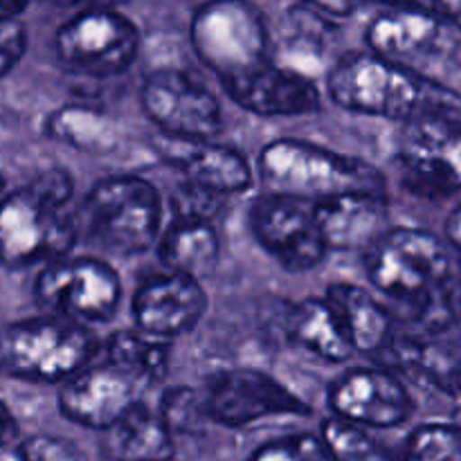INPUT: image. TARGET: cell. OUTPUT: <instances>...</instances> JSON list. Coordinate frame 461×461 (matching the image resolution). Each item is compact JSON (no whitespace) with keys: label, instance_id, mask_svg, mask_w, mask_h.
Here are the masks:
<instances>
[{"label":"cell","instance_id":"cell-33","mask_svg":"<svg viewBox=\"0 0 461 461\" xmlns=\"http://www.w3.org/2000/svg\"><path fill=\"white\" fill-rule=\"evenodd\" d=\"M21 437V426H18L16 417L12 414V410L0 401V448H7L14 441H18Z\"/></svg>","mask_w":461,"mask_h":461},{"label":"cell","instance_id":"cell-36","mask_svg":"<svg viewBox=\"0 0 461 461\" xmlns=\"http://www.w3.org/2000/svg\"><path fill=\"white\" fill-rule=\"evenodd\" d=\"M23 12H27V3H14V0H5V3H0V27L16 21Z\"/></svg>","mask_w":461,"mask_h":461},{"label":"cell","instance_id":"cell-26","mask_svg":"<svg viewBox=\"0 0 461 461\" xmlns=\"http://www.w3.org/2000/svg\"><path fill=\"white\" fill-rule=\"evenodd\" d=\"M104 351H106V363L135 374L149 387L165 381L169 374V342L153 340L140 331L120 329V331L111 333L104 342Z\"/></svg>","mask_w":461,"mask_h":461},{"label":"cell","instance_id":"cell-20","mask_svg":"<svg viewBox=\"0 0 461 461\" xmlns=\"http://www.w3.org/2000/svg\"><path fill=\"white\" fill-rule=\"evenodd\" d=\"M228 97L259 117H297L320 111L318 86L302 72L277 63L234 88Z\"/></svg>","mask_w":461,"mask_h":461},{"label":"cell","instance_id":"cell-24","mask_svg":"<svg viewBox=\"0 0 461 461\" xmlns=\"http://www.w3.org/2000/svg\"><path fill=\"white\" fill-rule=\"evenodd\" d=\"M45 138L86 156H111L122 144L120 124L104 108L66 104L43 120Z\"/></svg>","mask_w":461,"mask_h":461},{"label":"cell","instance_id":"cell-13","mask_svg":"<svg viewBox=\"0 0 461 461\" xmlns=\"http://www.w3.org/2000/svg\"><path fill=\"white\" fill-rule=\"evenodd\" d=\"M396 153L408 178L423 192L461 189V124L444 108H428L405 122Z\"/></svg>","mask_w":461,"mask_h":461},{"label":"cell","instance_id":"cell-15","mask_svg":"<svg viewBox=\"0 0 461 461\" xmlns=\"http://www.w3.org/2000/svg\"><path fill=\"white\" fill-rule=\"evenodd\" d=\"M333 417L365 430L403 426L412 414V396L394 374L376 367H356L342 374L329 390Z\"/></svg>","mask_w":461,"mask_h":461},{"label":"cell","instance_id":"cell-37","mask_svg":"<svg viewBox=\"0 0 461 461\" xmlns=\"http://www.w3.org/2000/svg\"><path fill=\"white\" fill-rule=\"evenodd\" d=\"M3 189H5V176L0 174V194H3Z\"/></svg>","mask_w":461,"mask_h":461},{"label":"cell","instance_id":"cell-35","mask_svg":"<svg viewBox=\"0 0 461 461\" xmlns=\"http://www.w3.org/2000/svg\"><path fill=\"white\" fill-rule=\"evenodd\" d=\"M446 243L455 252H461V207H457L446 221Z\"/></svg>","mask_w":461,"mask_h":461},{"label":"cell","instance_id":"cell-10","mask_svg":"<svg viewBox=\"0 0 461 461\" xmlns=\"http://www.w3.org/2000/svg\"><path fill=\"white\" fill-rule=\"evenodd\" d=\"M140 106L167 138L212 142L223 131L219 97L196 77L176 68H160L144 77Z\"/></svg>","mask_w":461,"mask_h":461},{"label":"cell","instance_id":"cell-8","mask_svg":"<svg viewBox=\"0 0 461 461\" xmlns=\"http://www.w3.org/2000/svg\"><path fill=\"white\" fill-rule=\"evenodd\" d=\"M142 45L140 27L111 7H88L59 25L54 52L70 72L93 79L120 77L135 63Z\"/></svg>","mask_w":461,"mask_h":461},{"label":"cell","instance_id":"cell-25","mask_svg":"<svg viewBox=\"0 0 461 461\" xmlns=\"http://www.w3.org/2000/svg\"><path fill=\"white\" fill-rule=\"evenodd\" d=\"M288 333L309 354L340 365L356 354L327 297H304L288 315Z\"/></svg>","mask_w":461,"mask_h":461},{"label":"cell","instance_id":"cell-29","mask_svg":"<svg viewBox=\"0 0 461 461\" xmlns=\"http://www.w3.org/2000/svg\"><path fill=\"white\" fill-rule=\"evenodd\" d=\"M158 417L162 419L171 435H189L201 423L210 421L203 408V396L192 387H171L162 394Z\"/></svg>","mask_w":461,"mask_h":461},{"label":"cell","instance_id":"cell-17","mask_svg":"<svg viewBox=\"0 0 461 461\" xmlns=\"http://www.w3.org/2000/svg\"><path fill=\"white\" fill-rule=\"evenodd\" d=\"M151 147L162 160L180 171L187 185L212 194V196H232L252 187L250 162L237 149L225 144L201 142V140H176L158 133Z\"/></svg>","mask_w":461,"mask_h":461},{"label":"cell","instance_id":"cell-3","mask_svg":"<svg viewBox=\"0 0 461 461\" xmlns=\"http://www.w3.org/2000/svg\"><path fill=\"white\" fill-rule=\"evenodd\" d=\"M257 171L268 194L322 203L340 196H385L387 178L365 158L347 156L309 140L279 138L266 144Z\"/></svg>","mask_w":461,"mask_h":461},{"label":"cell","instance_id":"cell-1","mask_svg":"<svg viewBox=\"0 0 461 461\" xmlns=\"http://www.w3.org/2000/svg\"><path fill=\"white\" fill-rule=\"evenodd\" d=\"M365 270L372 286L426 331L461 322V261L437 234L390 228L365 252Z\"/></svg>","mask_w":461,"mask_h":461},{"label":"cell","instance_id":"cell-22","mask_svg":"<svg viewBox=\"0 0 461 461\" xmlns=\"http://www.w3.org/2000/svg\"><path fill=\"white\" fill-rule=\"evenodd\" d=\"M327 302L336 311L356 354L374 356L392 340V313L358 284L338 282L327 288Z\"/></svg>","mask_w":461,"mask_h":461},{"label":"cell","instance_id":"cell-21","mask_svg":"<svg viewBox=\"0 0 461 461\" xmlns=\"http://www.w3.org/2000/svg\"><path fill=\"white\" fill-rule=\"evenodd\" d=\"M153 250L167 273L185 275L201 282L219 266L221 239L212 221L176 216L162 230Z\"/></svg>","mask_w":461,"mask_h":461},{"label":"cell","instance_id":"cell-18","mask_svg":"<svg viewBox=\"0 0 461 461\" xmlns=\"http://www.w3.org/2000/svg\"><path fill=\"white\" fill-rule=\"evenodd\" d=\"M313 216L329 252L365 255L390 230L385 196H340L313 203Z\"/></svg>","mask_w":461,"mask_h":461},{"label":"cell","instance_id":"cell-12","mask_svg":"<svg viewBox=\"0 0 461 461\" xmlns=\"http://www.w3.org/2000/svg\"><path fill=\"white\" fill-rule=\"evenodd\" d=\"M248 225L261 250L286 273H309L329 252L315 223L313 203L266 192L248 207Z\"/></svg>","mask_w":461,"mask_h":461},{"label":"cell","instance_id":"cell-34","mask_svg":"<svg viewBox=\"0 0 461 461\" xmlns=\"http://www.w3.org/2000/svg\"><path fill=\"white\" fill-rule=\"evenodd\" d=\"M300 7L313 14H331L333 18H347L358 12V5L354 3H306L300 5Z\"/></svg>","mask_w":461,"mask_h":461},{"label":"cell","instance_id":"cell-2","mask_svg":"<svg viewBox=\"0 0 461 461\" xmlns=\"http://www.w3.org/2000/svg\"><path fill=\"white\" fill-rule=\"evenodd\" d=\"M75 178L63 167H52L32 183L0 198V264L27 268L68 257L79 241Z\"/></svg>","mask_w":461,"mask_h":461},{"label":"cell","instance_id":"cell-28","mask_svg":"<svg viewBox=\"0 0 461 461\" xmlns=\"http://www.w3.org/2000/svg\"><path fill=\"white\" fill-rule=\"evenodd\" d=\"M403 461H461V430L446 423H426L410 435Z\"/></svg>","mask_w":461,"mask_h":461},{"label":"cell","instance_id":"cell-4","mask_svg":"<svg viewBox=\"0 0 461 461\" xmlns=\"http://www.w3.org/2000/svg\"><path fill=\"white\" fill-rule=\"evenodd\" d=\"M79 239L106 255L140 257L162 234V196L151 180L133 174L97 180L77 210Z\"/></svg>","mask_w":461,"mask_h":461},{"label":"cell","instance_id":"cell-30","mask_svg":"<svg viewBox=\"0 0 461 461\" xmlns=\"http://www.w3.org/2000/svg\"><path fill=\"white\" fill-rule=\"evenodd\" d=\"M248 461H331L318 435H288L266 441Z\"/></svg>","mask_w":461,"mask_h":461},{"label":"cell","instance_id":"cell-5","mask_svg":"<svg viewBox=\"0 0 461 461\" xmlns=\"http://www.w3.org/2000/svg\"><path fill=\"white\" fill-rule=\"evenodd\" d=\"M189 41L225 95L275 66L268 21L241 0L201 5L189 23Z\"/></svg>","mask_w":461,"mask_h":461},{"label":"cell","instance_id":"cell-11","mask_svg":"<svg viewBox=\"0 0 461 461\" xmlns=\"http://www.w3.org/2000/svg\"><path fill=\"white\" fill-rule=\"evenodd\" d=\"M201 396L207 419L223 428L313 414L311 405L291 387L255 367H230L212 374Z\"/></svg>","mask_w":461,"mask_h":461},{"label":"cell","instance_id":"cell-16","mask_svg":"<svg viewBox=\"0 0 461 461\" xmlns=\"http://www.w3.org/2000/svg\"><path fill=\"white\" fill-rule=\"evenodd\" d=\"M207 306L210 297L198 279L165 273L140 284L131 315L140 333L169 342L192 333L205 318Z\"/></svg>","mask_w":461,"mask_h":461},{"label":"cell","instance_id":"cell-9","mask_svg":"<svg viewBox=\"0 0 461 461\" xmlns=\"http://www.w3.org/2000/svg\"><path fill=\"white\" fill-rule=\"evenodd\" d=\"M124 295L122 277L99 257H63L50 261L34 279V300L54 318L106 324L117 315Z\"/></svg>","mask_w":461,"mask_h":461},{"label":"cell","instance_id":"cell-31","mask_svg":"<svg viewBox=\"0 0 461 461\" xmlns=\"http://www.w3.org/2000/svg\"><path fill=\"white\" fill-rule=\"evenodd\" d=\"M21 461H86L79 446L66 437L39 432L18 444Z\"/></svg>","mask_w":461,"mask_h":461},{"label":"cell","instance_id":"cell-19","mask_svg":"<svg viewBox=\"0 0 461 461\" xmlns=\"http://www.w3.org/2000/svg\"><path fill=\"white\" fill-rule=\"evenodd\" d=\"M441 21L435 12L419 5H399L376 14L369 21L365 41L376 57L403 66L423 57L439 39Z\"/></svg>","mask_w":461,"mask_h":461},{"label":"cell","instance_id":"cell-14","mask_svg":"<svg viewBox=\"0 0 461 461\" xmlns=\"http://www.w3.org/2000/svg\"><path fill=\"white\" fill-rule=\"evenodd\" d=\"M147 383L135 374L102 363L81 369L59 390V412L63 419L88 430L104 432L120 421L133 405L142 403Z\"/></svg>","mask_w":461,"mask_h":461},{"label":"cell","instance_id":"cell-7","mask_svg":"<svg viewBox=\"0 0 461 461\" xmlns=\"http://www.w3.org/2000/svg\"><path fill=\"white\" fill-rule=\"evenodd\" d=\"M327 95L356 115L410 122L428 111L426 84L408 68L372 52H349L327 72Z\"/></svg>","mask_w":461,"mask_h":461},{"label":"cell","instance_id":"cell-27","mask_svg":"<svg viewBox=\"0 0 461 461\" xmlns=\"http://www.w3.org/2000/svg\"><path fill=\"white\" fill-rule=\"evenodd\" d=\"M318 437L331 461H385L383 448L365 428L338 417L324 419Z\"/></svg>","mask_w":461,"mask_h":461},{"label":"cell","instance_id":"cell-6","mask_svg":"<svg viewBox=\"0 0 461 461\" xmlns=\"http://www.w3.org/2000/svg\"><path fill=\"white\" fill-rule=\"evenodd\" d=\"M102 349L97 333L70 320L30 318L0 329V372L25 383H66Z\"/></svg>","mask_w":461,"mask_h":461},{"label":"cell","instance_id":"cell-32","mask_svg":"<svg viewBox=\"0 0 461 461\" xmlns=\"http://www.w3.org/2000/svg\"><path fill=\"white\" fill-rule=\"evenodd\" d=\"M27 50L25 27L18 21L0 27V79L7 77L16 68Z\"/></svg>","mask_w":461,"mask_h":461},{"label":"cell","instance_id":"cell-23","mask_svg":"<svg viewBox=\"0 0 461 461\" xmlns=\"http://www.w3.org/2000/svg\"><path fill=\"white\" fill-rule=\"evenodd\" d=\"M102 453L108 461H171L176 457V437L158 412L138 403L102 432Z\"/></svg>","mask_w":461,"mask_h":461}]
</instances>
